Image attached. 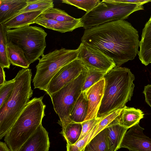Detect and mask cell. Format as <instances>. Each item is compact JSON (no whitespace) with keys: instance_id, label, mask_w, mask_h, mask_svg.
<instances>
[{"instance_id":"obj_34","label":"cell","mask_w":151,"mask_h":151,"mask_svg":"<svg viewBox=\"0 0 151 151\" xmlns=\"http://www.w3.org/2000/svg\"><path fill=\"white\" fill-rule=\"evenodd\" d=\"M119 2L130 3L139 5H143L144 4L151 2V0H115Z\"/></svg>"},{"instance_id":"obj_1","label":"cell","mask_w":151,"mask_h":151,"mask_svg":"<svg viewBox=\"0 0 151 151\" xmlns=\"http://www.w3.org/2000/svg\"><path fill=\"white\" fill-rule=\"evenodd\" d=\"M138 31L125 20L108 22L85 29L81 42L112 59L116 67L134 60L139 52Z\"/></svg>"},{"instance_id":"obj_29","label":"cell","mask_w":151,"mask_h":151,"mask_svg":"<svg viewBox=\"0 0 151 151\" xmlns=\"http://www.w3.org/2000/svg\"><path fill=\"white\" fill-rule=\"evenodd\" d=\"M99 0H62V3L73 6L87 13L93 9L100 2Z\"/></svg>"},{"instance_id":"obj_9","label":"cell","mask_w":151,"mask_h":151,"mask_svg":"<svg viewBox=\"0 0 151 151\" xmlns=\"http://www.w3.org/2000/svg\"><path fill=\"white\" fill-rule=\"evenodd\" d=\"M77 58L88 68L107 72L116 67L113 60L97 49L81 42Z\"/></svg>"},{"instance_id":"obj_14","label":"cell","mask_w":151,"mask_h":151,"mask_svg":"<svg viewBox=\"0 0 151 151\" xmlns=\"http://www.w3.org/2000/svg\"><path fill=\"white\" fill-rule=\"evenodd\" d=\"M35 23L46 28L62 33L71 32L77 28L83 27L81 18H76L71 22H62L46 18L41 15Z\"/></svg>"},{"instance_id":"obj_33","label":"cell","mask_w":151,"mask_h":151,"mask_svg":"<svg viewBox=\"0 0 151 151\" xmlns=\"http://www.w3.org/2000/svg\"><path fill=\"white\" fill-rule=\"evenodd\" d=\"M143 93L145 95L146 103L151 108V84L145 86Z\"/></svg>"},{"instance_id":"obj_10","label":"cell","mask_w":151,"mask_h":151,"mask_svg":"<svg viewBox=\"0 0 151 151\" xmlns=\"http://www.w3.org/2000/svg\"><path fill=\"white\" fill-rule=\"evenodd\" d=\"M87 69L77 58L62 68L50 81L46 92L50 96L77 78Z\"/></svg>"},{"instance_id":"obj_30","label":"cell","mask_w":151,"mask_h":151,"mask_svg":"<svg viewBox=\"0 0 151 151\" xmlns=\"http://www.w3.org/2000/svg\"><path fill=\"white\" fill-rule=\"evenodd\" d=\"M14 85V79L6 81L5 83L0 86V107L8 100L10 96Z\"/></svg>"},{"instance_id":"obj_3","label":"cell","mask_w":151,"mask_h":151,"mask_svg":"<svg viewBox=\"0 0 151 151\" xmlns=\"http://www.w3.org/2000/svg\"><path fill=\"white\" fill-rule=\"evenodd\" d=\"M32 77L31 69L22 68L13 78L14 85L12 92L0 107V139L9 131L32 96Z\"/></svg>"},{"instance_id":"obj_15","label":"cell","mask_w":151,"mask_h":151,"mask_svg":"<svg viewBox=\"0 0 151 151\" xmlns=\"http://www.w3.org/2000/svg\"><path fill=\"white\" fill-rule=\"evenodd\" d=\"M116 119L105 129L109 151H116L120 149L123 138L128 129L120 125Z\"/></svg>"},{"instance_id":"obj_27","label":"cell","mask_w":151,"mask_h":151,"mask_svg":"<svg viewBox=\"0 0 151 151\" xmlns=\"http://www.w3.org/2000/svg\"><path fill=\"white\" fill-rule=\"evenodd\" d=\"M122 109H117L103 117L97 123L95 131L90 137L87 145L97 134L105 129L117 118Z\"/></svg>"},{"instance_id":"obj_21","label":"cell","mask_w":151,"mask_h":151,"mask_svg":"<svg viewBox=\"0 0 151 151\" xmlns=\"http://www.w3.org/2000/svg\"><path fill=\"white\" fill-rule=\"evenodd\" d=\"M88 102L84 93L82 92L73 109L70 118L76 123L83 122L86 116Z\"/></svg>"},{"instance_id":"obj_31","label":"cell","mask_w":151,"mask_h":151,"mask_svg":"<svg viewBox=\"0 0 151 151\" xmlns=\"http://www.w3.org/2000/svg\"><path fill=\"white\" fill-rule=\"evenodd\" d=\"M97 123L90 133L74 144L70 145L67 143L66 151H84L90 137L95 131Z\"/></svg>"},{"instance_id":"obj_16","label":"cell","mask_w":151,"mask_h":151,"mask_svg":"<svg viewBox=\"0 0 151 151\" xmlns=\"http://www.w3.org/2000/svg\"><path fill=\"white\" fill-rule=\"evenodd\" d=\"M138 53L141 63L147 66L151 62V16L142 29Z\"/></svg>"},{"instance_id":"obj_6","label":"cell","mask_w":151,"mask_h":151,"mask_svg":"<svg viewBox=\"0 0 151 151\" xmlns=\"http://www.w3.org/2000/svg\"><path fill=\"white\" fill-rule=\"evenodd\" d=\"M77 49L62 47L45 55L39 60L36 71L32 80L35 88L46 92L50 81L62 68L77 59Z\"/></svg>"},{"instance_id":"obj_2","label":"cell","mask_w":151,"mask_h":151,"mask_svg":"<svg viewBox=\"0 0 151 151\" xmlns=\"http://www.w3.org/2000/svg\"><path fill=\"white\" fill-rule=\"evenodd\" d=\"M104 94L97 117L122 109L131 100L134 87L135 76L130 69L116 67L104 75Z\"/></svg>"},{"instance_id":"obj_17","label":"cell","mask_w":151,"mask_h":151,"mask_svg":"<svg viewBox=\"0 0 151 151\" xmlns=\"http://www.w3.org/2000/svg\"><path fill=\"white\" fill-rule=\"evenodd\" d=\"M29 0H0V24L18 14Z\"/></svg>"},{"instance_id":"obj_25","label":"cell","mask_w":151,"mask_h":151,"mask_svg":"<svg viewBox=\"0 0 151 151\" xmlns=\"http://www.w3.org/2000/svg\"><path fill=\"white\" fill-rule=\"evenodd\" d=\"M41 15L46 18L62 22H70L75 20L64 11L52 7L44 11Z\"/></svg>"},{"instance_id":"obj_36","label":"cell","mask_w":151,"mask_h":151,"mask_svg":"<svg viewBox=\"0 0 151 151\" xmlns=\"http://www.w3.org/2000/svg\"><path fill=\"white\" fill-rule=\"evenodd\" d=\"M0 151H11L5 142L1 141L0 142Z\"/></svg>"},{"instance_id":"obj_28","label":"cell","mask_w":151,"mask_h":151,"mask_svg":"<svg viewBox=\"0 0 151 151\" xmlns=\"http://www.w3.org/2000/svg\"><path fill=\"white\" fill-rule=\"evenodd\" d=\"M106 72L88 68L87 73L82 86V92L85 91L90 87L103 78Z\"/></svg>"},{"instance_id":"obj_8","label":"cell","mask_w":151,"mask_h":151,"mask_svg":"<svg viewBox=\"0 0 151 151\" xmlns=\"http://www.w3.org/2000/svg\"><path fill=\"white\" fill-rule=\"evenodd\" d=\"M88 70L87 68L75 80L50 96L54 110L59 118L58 123L62 128L73 122L70 117L75 104L82 92V86Z\"/></svg>"},{"instance_id":"obj_37","label":"cell","mask_w":151,"mask_h":151,"mask_svg":"<svg viewBox=\"0 0 151 151\" xmlns=\"http://www.w3.org/2000/svg\"></svg>"},{"instance_id":"obj_5","label":"cell","mask_w":151,"mask_h":151,"mask_svg":"<svg viewBox=\"0 0 151 151\" xmlns=\"http://www.w3.org/2000/svg\"><path fill=\"white\" fill-rule=\"evenodd\" d=\"M144 9L143 5L104 0L81 18L83 27L86 29L104 23L125 20L134 12Z\"/></svg>"},{"instance_id":"obj_23","label":"cell","mask_w":151,"mask_h":151,"mask_svg":"<svg viewBox=\"0 0 151 151\" xmlns=\"http://www.w3.org/2000/svg\"><path fill=\"white\" fill-rule=\"evenodd\" d=\"M6 29L2 24H0V66L4 68L9 69L11 63L8 56V40Z\"/></svg>"},{"instance_id":"obj_24","label":"cell","mask_w":151,"mask_h":151,"mask_svg":"<svg viewBox=\"0 0 151 151\" xmlns=\"http://www.w3.org/2000/svg\"><path fill=\"white\" fill-rule=\"evenodd\" d=\"M84 151H109L105 129L91 140L86 145Z\"/></svg>"},{"instance_id":"obj_12","label":"cell","mask_w":151,"mask_h":151,"mask_svg":"<svg viewBox=\"0 0 151 151\" xmlns=\"http://www.w3.org/2000/svg\"><path fill=\"white\" fill-rule=\"evenodd\" d=\"M104 86L105 80L103 78L83 92L88 102L87 113L84 121L97 117L103 96Z\"/></svg>"},{"instance_id":"obj_19","label":"cell","mask_w":151,"mask_h":151,"mask_svg":"<svg viewBox=\"0 0 151 151\" xmlns=\"http://www.w3.org/2000/svg\"><path fill=\"white\" fill-rule=\"evenodd\" d=\"M144 115L143 112L140 109L126 106L122 109L116 119L120 125L128 129L139 123Z\"/></svg>"},{"instance_id":"obj_4","label":"cell","mask_w":151,"mask_h":151,"mask_svg":"<svg viewBox=\"0 0 151 151\" xmlns=\"http://www.w3.org/2000/svg\"><path fill=\"white\" fill-rule=\"evenodd\" d=\"M43 97H34L29 101L4 137L11 151H17L42 124L46 106Z\"/></svg>"},{"instance_id":"obj_11","label":"cell","mask_w":151,"mask_h":151,"mask_svg":"<svg viewBox=\"0 0 151 151\" xmlns=\"http://www.w3.org/2000/svg\"><path fill=\"white\" fill-rule=\"evenodd\" d=\"M144 130L139 123L131 127L125 134L119 148H127L129 151H151V139L143 133Z\"/></svg>"},{"instance_id":"obj_20","label":"cell","mask_w":151,"mask_h":151,"mask_svg":"<svg viewBox=\"0 0 151 151\" xmlns=\"http://www.w3.org/2000/svg\"><path fill=\"white\" fill-rule=\"evenodd\" d=\"M8 51L11 64L23 68H28L30 65L23 50L18 46L8 40Z\"/></svg>"},{"instance_id":"obj_22","label":"cell","mask_w":151,"mask_h":151,"mask_svg":"<svg viewBox=\"0 0 151 151\" xmlns=\"http://www.w3.org/2000/svg\"><path fill=\"white\" fill-rule=\"evenodd\" d=\"M82 130L81 123L72 122L62 128L61 133L66 140L67 143L73 145L78 141Z\"/></svg>"},{"instance_id":"obj_7","label":"cell","mask_w":151,"mask_h":151,"mask_svg":"<svg viewBox=\"0 0 151 151\" xmlns=\"http://www.w3.org/2000/svg\"><path fill=\"white\" fill-rule=\"evenodd\" d=\"M47 35L42 28L35 26L6 29L8 40L22 49L29 65L44 54Z\"/></svg>"},{"instance_id":"obj_35","label":"cell","mask_w":151,"mask_h":151,"mask_svg":"<svg viewBox=\"0 0 151 151\" xmlns=\"http://www.w3.org/2000/svg\"><path fill=\"white\" fill-rule=\"evenodd\" d=\"M5 74L4 68L0 66V86L3 85L6 81Z\"/></svg>"},{"instance_id":"obj_26","label":"cell","mask_w":151,"mask_h":151,"mask_svg":"<svg viewBox=\"0 0 151 151\" xmlns=\"http://www.w3.org/2000/svg\"><path fill=\"white\" fill-rule=\"evenodd\" d=\"M53 2L52 0H29L27 5L19 13L40 10L45 11L54 7Z\"/></svg>"},{"instance_id":"obj_18","label":"cell","mask_w":151,"mask_h":151,"mask_svg":"<svg viewBox=\"0 0 151 151\" xmlns=\"http://www.w3.org/2000/svg\"><path fill=\"white\" fill-rule=\"evenodd\" d=\"M44 12L40 10L20 13L1 24L7 29L29 26L35 24L36 19Z\"/></svg>"},{"instance_id":"obj_32","label":"cell","mask_w":151,"mask_h":151,"mask_svg":"<svg viewBox=\"0 0 151 151\" xmlns=\"http://www.w3.org/2000/svg\"><path fill=\"white\" fill-rule=\"evenodd\" d=\"M103 116L97 117L91 119L84 121L81 123L82 126V130L81 136L78 141L82 139L90 133Z\"/></svg>"},{"instance_id":"obj_13","label":"cell","mask_w":151,"mask_h":151,"mask_svg":"<svg viewBox=\"0 0 151 151\" xmlns=\"http://www.w3.org/2000/svg\"><path fill=\"white\" fill-rule=\"evenodd\" d=\"M50 144L48 132L42 124L17 151H48Z\"/></svg>"}]
</instances>
